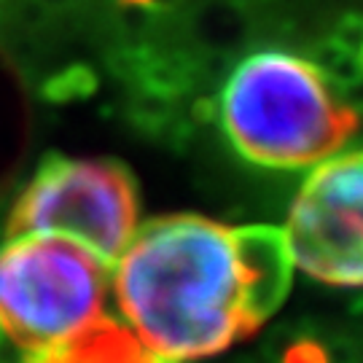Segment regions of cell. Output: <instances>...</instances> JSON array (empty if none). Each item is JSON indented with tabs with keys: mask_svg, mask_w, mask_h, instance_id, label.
Instances as JSON below:
<instances>
[{
	"mask_svg": "<svg viewBox=\"0 0 363 363\" xmlns=\"http://www.w3.org/2000/svg\"><path fill=\"white\" fill-rule=\"evenodd\" d=\"M113 296L145 350L175 363L218 355L256 331L234 226L194 213L135 229L113 264Z\"/></svg>",
	"mask_w": 363,
	"mask_h": 363,
	"instance_id": "1",
	"label": "cell"
},
{
	"mask_svg": "<svg viewBox=\"0 0 363 363\" xmlns=\"http://www.w3.org/2000/svg\"><path fill=\"white\" fill-rule=\"evenodd\" d=\"M218 118L234 151L267 169L320 164L358 127V113L310 60L277 49L232 65L220 84Z\"/></svg>",
	"mask_w": 363,
	"mask_h": 363,
	"instance_id": "2",
	"label": "cell"
},
{
	"mask_svg": "<svg viewBox=\"0 0 363 363\" xmlns=\"http://www.w3.org/2000/svg\"><path fill=\"white\" fill-rule=\"evenodd\" d=\"M138 213V183L121 162L46 154L13 202L6 237H60L113 269L140 226Z\"/></svg>",
	"mask_w": 363,
	"mask_h": 363,
	"instance_id": "3",
	"label": "cell"
},
{
	"mask_svg": "<svg viewBox=\"0 0 363 363\" xmlns=\"http://www.w3.org/2000/svg\"><path fill=\"white\" fill-rule=\"evenodd\" d=\"M108 272L60 237L19 234L0 245V331L43 352L105 315Z\"/></svg>",
	"mask_w": 363,
	"mask_h": 363,
	"instance_id": "4",
	"label": "cell"
},
{
	"mask_svg": "<svg viewBox=\"0 0 363 363\" xmlns=\"http://www.w3.org/2000/svg\"><path fill=\"white\" fill-rule=\"evenodd\" d=\"M361 151L328 156L312 169L283 229L294 267L328 286H361Z\"/></svg>",
	"mask_w": 363,
	"mask_h": 363,
	"instance_id": "5",
	"label": "cell"
},
{
	"mask_svg": "<svg viewBox=\"0 0 363 363\" xmlns=\"http://www.w3.org/2000/svg\"><path fill=\"white\" fill-rule=\"evenodd\" d=\"M234 240L245 272L247 318L259 328L283 307L294 283V259L280 226H234Z\"/></svg>",
	"mask_w": 363,
	"mask_h": 363,
	"instance_id": "6",
	"label": "cell"
},
{
	"mask_svg": "<svg viewBox=\"0 0 363 363\" xmlns=\"http://www.w3.org/2000/svg\"><path fill=\"white\" fill-rule=\"evenodd\" d=\"M38 363H175L145 350L140 339L111 315H100L65 342L40 352Z\"/></svg>",
	"mask_w": 363,
	"mask_h": 363,
	"instance_id": "7",
	"label": "cell"
},
{
	"mask_svg": "<svg viewBox=\"0 0 363 363\" xmlns=\"http://www.w3.org/2000/svg\"><path fill=\"white\" fill-rule=\"evenodd\" d=\"M189 33H191L196 52H216L232 57L250 38V16L245 9L229 6L223 0H205L191 11Z\"/></svg>",
	"mask_w": 363,
	"mask_h": 363,
	"instance_id": "8",
	"label": "cell"
},
{
	"mask_svg": "<svg viewBox=\"0 0 363 363\" xmlns=\"http://www.w3.org/2000/svg\"><path fill=\"white\" fill-rule=\"evenodd\" d=\"M181 100H172L164 94H156L148 89H132L130 108L127 113L130 118L148 135H162V132H183L186 127L181 124Z\"/></svg>",
	"mask_w": 363,
	"mask_h": 363,
	"instance_id": "9",
	"label": "cell"
},
{
	"mask_svg": "<svg viewBox=\"0 0 363 363\" xmlns=\"http://www.w3.org/2000/svg\"><path fill=\"white\" fill-rule=\"evenodd\" d=\"M310 62L318 67V73L334 86L337 91L355 89L361 84L363 62L361 54L347 52L345 46H339L337 40L325 38L312 46Z\"/></svg>",
	"mask_w": 363,
	"mask_h": 363,
	"instance_id": "10",
	"label": "cell"
},
{
	"mask_svg": "<svg viewBox=\"0 0 363 363\" xmlns=\"http://www.w3.org/2000/svg\"><path fill=\"white\" fill-rule=\"evenodd\" d=\"M97 89V76L86 65H70L62 67L43 81V97L49 103H73L81 97H89Z\"/></svg>",
	"mask_w": 363,
	"mask_h": 363,
	"instance_id": "11",
	"label": "cell"
},
{
	"mask_svg": "<svg viewBox=\"0 0 363 363\" xmlns=\"http://www.w3.org/2000/svg\"><path fill=\"white\" fill-rule=\"evenodd\" d=\"M277 339V355L274 363H331L328 361V350H325V342H320L312 334L296 331V334H280Z\"/></svg>",
	"mask_w": 363,
	"mask_h": 363,
	"instance_id": "12",
	"label": "cell"
},
{
	"mask_svg": "<svg viewBox=\"0 0 363 363\" xmlns=\"http://www.w3.org/2000/svg\"><path fill=\"white\" fill-rule=\"evenodd\" d=\"M331 40H337L339 46H345L347 52L352 54H361V46H363V25L361 19L355 16V13H347V16H342L334 27V33L328 35Z\"/></svg>",
	"mask_w": 363,
	"mask_h": 363,
	"instance_id": "13",
	"label": "cell"
},
{
	"mask_svg": "<svg viewBox=\"0 0 363 363\" xmlns=\"http://www.w3.org/2000/svg\"><path fill=\"white\" fill-rule=\"evenodd\" d=\"M40 352L19 345L6 331H0V363H38Z\"/></svg>",
	"mask_w": 363,
	"mask_h": 363,
	"instance_id": "14",
	"label": "cell"
},
{
	"mask_svg": "<svg viewBox=\"0 0 363 363\" xmlns=\"http://www.w3.org/2000/svg\"><path fill=\"white\" fill-rule=\"evenodd\" d=\"M121 3H127L132 9H140V11H156V13H167V11H175L181 3L186 0H121Z\"/></svg>",
	"mask_w": 363,
	"mask_h": 363,
	"instance_id": "15",
	"label": "cell"
},
{
	"mask_svg": "<svg viewBox=\"0 0 363 363\" xmlns=\"http://www.w3.org/2000/svg\"><path fill=\"white\" fill-rule=\"evenodd\" d=\"M40 6L46 9L49 13H57V11H67L70 6H76V0H38Z\"/></svg>",
	"mask_w": 363,
	"mask_h": 363,
	"instance_id": "16",
	"label": "cell"
},
{
	"mask_svg": "<svg viewBox=\"0 0 363 363\" xmlns=\"http://www.w3.org/2000/svg\"><path fill=\"white\" fill-rule=\"evenodd\" d=\"M223 3L237 6V9H245V11H247V6H253V3H259V0H223Z\"/></svg>",
	"mask_w": 363,
	"mask_h": 363,
	"instance_id": "17",
	"label": "cell"
}]
</instances>
